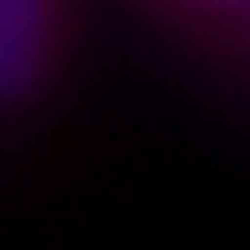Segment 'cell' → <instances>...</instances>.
<instances>
[{"label": "cell", "instance_id": "cell-1", "mask_svg": "<svg viewBox=\"0 0 250 250\" xmlns=\"http://www.w3.org/2000/svg\"><path fill=\"white\" fill-rule=\"evenodd\" d=\"M53 47V0H0V105L35 93Z\"/></svg>", "mask_w": 250, "mask_h": 250}, {"label": "cell", "instance_id": "cell-2", "mask_svg": "<svg viewBox=\"0 0 250 250\" xmlns=\"http://www.w3.org/2000/svg\"><path fill=\"white\" fill-rule=\"evenodd\" d=\"M198 6H250V0H198Z\"/></svg>", "mask_w": 250, "mask_h": 250}]
</instances>
